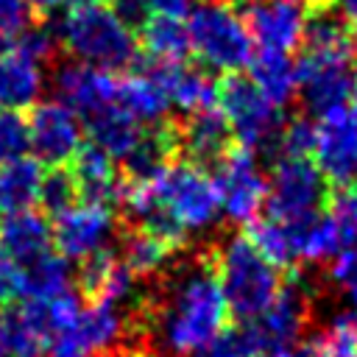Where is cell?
Here are the masks:
<instances>
[{"instance_id":"6da1fadb","label":"cell","mask_w":357,"mask_h":357,"mask_svg":"<svg viewBox=\"0 0 357 357\" xmlns=\"http://www.w3.org/2000/svg\"><path fill=\"white\" fill-rule=\"evenodd\" d=\"M139 315L148 324V332L153 329L159 335V343L170 357L195 354L226 326L229 318L215 273V257L195 254L187 265L167 273L159 296L145 301Z\"/></svg>"},{"instance_id":"7a4b0ae2","label":"cell","mask_w":357,"mask_h":357,"mask_svg":"<svg viewBox=\"0 0 357 357\" xmlns=\"http://www.w3.org/2000/svg\"><path fill=\"white\" fill-rule=\"evenodd\" d=\"M59 45L78 61L100 70H126L137 61V39L114 8L103 3L73 6L59 22Z\"/></svg>"},{"instance_id":"3957f363","label":"cell","mask_w":357,"mask_h":357,"mask_svg":"<svg viewBox=\"0 0 357 357\" xmlns=\"http://www.w3.org/2000/svg\"><path fill=\"white\" fill-rule=\"evenodd\" d=\"M212 257L226 307L237 321L257 318L276 298L282 287L279 268L271 265L245 234L229 237L218 251H212Z\"/></svg>"},{"instance_id":"277c9868","label":"cell","mask_w":357,"mask_h":357,"mask_svg":"<svg viewBox=\"0 0 357 357\" xmlns=\"http://www.w3.org/2000/svg\"><path fill=\"white\" fill-rule=\"evenodd\" d=\"M218 109L229 123L231 139L237 145L257 151L268 159L279 156L282 137V106H276L251 78L240 73H226L218 81Z\"/></svg>"},{"instance_id":"5b68a950","label":"cell","mask_w":357,"mask_h":357,"mask_svg":"<svg viewBox=\"0 0 357 357\" xmlns=\"http://www.w3.org/2000/svg\"><path fill=\"white\" fill-rule=\"evenodd\" d=\"M190 50L212 70L237 73L254 56V42L245 20L220 0H201L187 11Z\"/></svg>"},{"instance_id":"8992f818","label":"cell","mask_w":357,"mask_h":357,"mask_svg":"<svg viewBox=\"0 0 357 357\" xmlns=\"http://www.w3.org/2000/svg\"><path fill=\"white\" fill-rule=\"evenodd\" d=\"M326 190L329 187L310 156H276L265 195L268 215L284 223L310 218L326 204Z\"/></svg>"},{"instance_id":"52a82bcc","label":"cell","mask_w":357,"mask_h":357,"mask_svg":"<svg viewBox=\"0 0 357 357\" xmlns=\"http://www.w3.org/2000/svg\"><path fill=\"white\" fill-rule=\"evenodd\" d=\"M151 181L156 187L159 201L187 231L206 229L218 218L220 209L218 187L204 167L192 162H173Z\"/></svg>"},{"instance_id":"ba28073f","label":"cell","mask_w":357,"mask_h":357,"mask_svg":"<svg viewBox=\"0 0 357 357\" xmlns=\"http://www.w3.org/2000/svg\"><path fill=\"white\" fill-rule=\"evenodd\" d=\"M212 181L218 187L220 209L229 220L248 223L257 218L268 195V178L259 173L254 151L243 145H231L215 165Z\"/></svg>"},{"instance_id":"9c48e42d","label":"cell","mask_w":357,"mask_h":357,"mask_svg":"<svg viewBox=\"0 0 357 357\" xmlns=\"http://www.w3.org/2000/svg\"><path fill=\"white\" fill-rule=\"evenodd\" d=\"M318 173L329 190H346L357 184V123L346 106L329 109L315 123Z\"/></svg>"},{"instance_id":"30bf717a","label":"cell","mask_w":357,"mask_h":357,"mask_svg":"<svg viewBox=\"0 0 357 357\" xmlns=\"http://www.w3.org/2000/svg\"><path fill=\"white\" fill-rule=\"evenodd\" d=\"M310 318V296L298 276L282 282L276 298L251 321H245L257 349H290L307 326Z\"/></svg>"},{"instance_id":"8fae6325","label":"cell","mask_w":357,"mask_h":357,"mask_svg":"<svg viewBox=\"0 0 357 357\" xmlns=\"http://www.w3.org/2000/svg\"><path fill=\"white\" fill-rule=\"evenodd\" d=\"M28 123V151L39 165H64L81 145L78 114L61 100L33 103Z\"/></svg>"},{"instance_id":"7c38bea8","label":"cell","mask_w":357,"mask_h":357,"mask_svg":"<svg viewBox=\"0 0 357 357\" xmlns=\"http://www.w3.org/2000/svg\"><path fill=\"white\" fill-rule=\"evenodd\" d=\"M245 28L259 50L290 53L301 47L307 6L301 0H245Z\"/></svg>"},{"instance_id":"4fadbf2b","label":"cell","mask_w":357,"mask_h":357,"mask_svg":"<svg viewBox=\"0 0 357 357\" xmlns=\"http://www.w3.org/2000/svg\"><path fill=\"white\" fill-rule=\"evenodd\" d=\"M112 231H114L112 206H100L89 201L73 204L70 209L56 215V223L50 226L56 254H61L64 259H84L98 248H106Z\"/></svg>"},{"instance_id":"5bb4252c","label":"cell","mask_w":357,"mask_h":357,"mask_svg":"<svg viewBox=\"0 0 357 357\" xmlns=\"http://www.w3.org/2000/svg\"><path fill=\"white\" fill-rule=\"evenodd\" d=\"M173 123H176L178 156L184 162H192L206 170L215 167L220 156L231 148V131L218 106L190 112L184 120H173Z\"/></svg>"},{"instance_id":"9a60e30c","label":"cell","mask_w":357,"mask_h":357,"mask_svg":"<svg viewBox=\"0 0 357 357\" xmlns=\"http://www.w3.org/2000/svg\"><path fill=\"white\" fill-rule=\"evenodd\" d=\"M56 95L64 106H70L78 117H89L106 106L114 103V89H117V75L84 61L64 64L56 70L53 78Z\"/></svg>"},{"instance_id":"2e32d148","label":"cell","mask_w":357,"mask_h":357,"mask_svg":"<svg viewBox=\"0 0 357 357\" xmlns=\"http://www.w3.org/2000/svg\"><path fill=\"white\" fill-rule=\"evenodd\" d=\"M354 59H357V28L354 25H349L343 17H332L329 8L307 20L298 61L351 67Z\"/></svg>"},{"instance_id":"e0dca14e","label":"cell","mask_w":357,"mask_h":357,"mask_svg":"<svg viewBox=\"0 0 357 357\" xmlns=\"http://www.w3.org/2000/svg\"><path fill=\"white\" fill-rule=\"evenodd\" d=\"M167 95V100H173L178 109L184 112H198V109H209L218 106V81L209 78L204 70L190 67L184 61H142L139 64Z\"/></svg>"},{"instance_id":"ac0fdd59","label":"cell","mask_w":357,"mask_h":357,"mask_svg":"<svg viewBox=\"0 0 357 357\" xmlns=\"http://www.w3.org/2000/svg\"><path fill=\"white\" fill-rule=\"evenodd\" d=\"M50 324L45 301L25 298L0 315V357H45Z\"/></svg>"},{"instance_id":"d6986e66","label":"cell","mask_w":357,"mask_h":357,"mask_svg":"<svg viewBox=\"0 0 357 357\" xmlns=\"http://www.w3.org/2000/svg\"><path fill=\"white\" fill-rule=\"evenodd\" d=\"M78 290L89 304H123L134 290V273L112 248H98L81 259Z\"/></svg>"},{"instance_id":"ffe728a7","label":"cell","mask_w":357,"mask_h":357,"mask_svg":"<svg viewBox=\"0 0 357 357\" xmlns=\"http://www.w3.org/2000/svg\"><path fill=\"white\" fill-rule=\"evenodd\" d=\"M70 170L78 181V195L81 201L100 204V206H114L120 198V178L114 173V159L100 151L95 142H81L78 151L70 159Z\"/></svg>"},{"instance_id":"44dd1931","label":"cell","mask_w":357,"mask_h":357,"mask_svg":"<svg viewBox=\"0 0 357 357\" xmlns=\"http://www.w3.org/2000/svg\"><path fill=\"white\" fill-rule=\"evenodd\" d=\"M0 245H3V254H8L20 265L39 259L53 245L47 215L33 212V209L6 215L0 220Z\"/></svg>"},{"instance_id":"7402d4cb","label":"cell","mask_w":357,"mask_h":357,"mask_svg":"<svg viewBox=\"0 0 357 357\" xmlns=\"http://www.w3.org/2000/svg\"><path fill=\"white\" fill-rule=\"evenodd\" d=\"M296 78H298V89H301V98H304L307 109L318 117L329 109L343 106V100L351 95L349 67L296 61Z\"/></svg>"},{"instance_id":"603a6c76","label":"cell","mask_w":357,"mask_h":357,"mask_svg":"<svg viewBox=\"0 0 357 357\" xmlns=\"http://www.w3.org/2000/svg\"><path fill=\"white\" fill-rule=\"evenodd\" d=\"M45 86L42 64L17 47L0 53V109H25L39 100Z\"/></svg>"},{"instance_id":"cb8c5ba5","label":"cell","mask_w":357,"mask_h":357,"mask_svg":"<svg viewBox=\"0 0 357 357\" xmlns=\"http://www.w3.org/2000/svg\"><path fill=\"white\" fill-rule=\"evenodd\" d=\"M114 106H120L134 120L159 123V120H165V112H167L170 100L162 92V86L145 70H139V73H131V75H120L117 78Z\"/></svg>"},{"instance_id":"d4e9b609","label":"cell","mask_w":357,"mask_h":357,"mask_svg":"<svg viewBox=\"0 0 357 357\" xmlns=\"http://www.w3.org/2000/svg\"><path fill=\"white\" fill-rule=\"evenodd\" d=\"M86 131H89V142H95L100 151H106L112 159H126L131 153V148L139 139V126L131 114H126L120 106H106L95 114L86 117Z\"/></svg>"},{"instance_id":"484cf974","label":"cell","mask_w":357,"mask_h":357,"mask_svg":"<svg viewBox=\"0 0 357 357\" xmlns=\"http://www.w3.org/2000/svg\"><path fill=\"white\" fill-rule=\"evenodd\" d=\"M42 165L36 159L20 156L0 165V215L31 209L39 198Z\"/></svg>"},{"instance_id":"4316f807","label":"cell","mask_w":357,"mask_h":357,"mask_svg":"<svg viewBox=\"0 0 357 357\" xmlns=\"http://www.w3.org/2000/svg\"><path fill=\"white\" fill-rule=\"evenodd\" d=\"M173 254L176 251L167 243H162L159 237H153L142 226H134V223L120 226V248H117V257L128 265V271L134 276H153V273H159Z\"/></svg>"},{"instance_id":"83f0119b","label":"cell","mask_w":357,"mask_h":357,"mask_svg":"<svg viewBox=\"0 0 357 357\" xmlns=\"http://www.w3.org/2000/svg\"><path fill=\"white\" fill-rule=\"evenodd\" d=\"M287 226H290V234H293L296 257L304 259V262H324V259H329L340 251V237H337L335 220L324 209L310 215V218L293 220Z\"/></svg>"},{"instance_id":"f1b7e54d","label":"cell","mask_w":357,"mask_h":357,"mask_svg":"<svg viewBox=\"0 0 357 357\" xmlns=\"http://www.w3.org/2000/svg\"><path fill=\"white\" fill-rule=\"evenodd\" d=\"M248 67H251V81H254L276 106H284V103L296 95V89H298L296 61H290L287 53L259 50L257 56H251Z\"/></svg>"},{"instance_id":"f546056e","label":"cell","mask_w":357,"mask_h":357,"mask_svg":"<svg viewBox=\"0 0 357 357\" xmlns=\"http://www.w3.org/2000/svg\"><path fill=\"white\" fill-rule=\"evenodd\" d=\"M139 39L153 61H184L190 53L187 25L178 17H148L139 25Z\"/></svg>"},{"instance_id":"4dcf8cb0","label":"cell","mask_w":357,"mask_h":357,"mask_svg":"<svg viewBox=\"0 0 357 357\" xmlns=\"http://www.w3.org/2000/svg\"><path fill=\"white\" fill-rule=\"evenodd\" d=\"M245 237L248 243L276 268H287L293 271V265L298 262L296 257V248H293V234H290V226L284 220H276V218H254L248 220V229H245Z\"/></svg>"},{"instance_id":"1f68e13d","label":"cell","mask_w":357,"mask_h":357,"mask_svg":"<svg viewBox=\"0 0 357 357\" xmlns=\"http://www.w3.org/2000/svg\"><path fill=\"white\" fill-rule=\"evenodd\" d=\"M70 287V265L61 254H42L39 259L22 265V298L47 301Z\"/></svg>"},{"instance_id":"d6a6232c","label":"cell","mask_w":357,"mask_h":357,"mask_svg":"<svg viewBox=\"0 0 357 357\" xmlns=\"http://www.w3.org/2000/svg\"><path fill=\"white\" fill-rule=\"evenodd\" d=\"M301 357H357V315H337L304 343Z\"/></svg>"},{"instance_id":"836d02e7","label":"cell","mask_w":357,"mask_h":357,"mask_svg":"<svg viewBox=\"0 0 357 357\" xmlns=\"http://www.w3.org/2000/svg\"><path fill=\"white\" fill-rule=\"evenodd\" d=\"M78 181L73 176L70 167L64 165H56L50 167L47 176H42V184H39V198L36 204L42 206L45 215H61L64 209H70L73 204H78Z\"/></svg>"},{"instance_id":"e575fe53","label":"cell","mask_w":357,"mask_h":357,"mask_svg":"<svg viewBox=\"0 0 357 357\" xmlns=\"http://www.w3.org/2000/svg\"><path fill=\"white\" fill-rule=\"evenodd\" d=\"M326 212L335 220L340 248H354L357 245V184L346 190H332L326 198Z\"/></svg>"},{"instance_id":"d590c367","label":"cell","mask_w":357,"mask_h":357,"mask_svg":"<svg viewBox=\"0 0 357 357\" xmlns=\"http://www.w3.org/2000/svg\"><path fill=\"white\" fill-rule=\"evenodd\" d=\"M257 351L259 349H257L248 326L237 324V326H229V329L223 326L212 340H206L195 351V357H254Z\"/></svg>"},{"instance_id":"8d00e7d4","label":"cell","mask_w":357,"mask_h":357,"mask_svg":"<svg viewBox=\"0 0 357 357\" xmlns=\"http://www.w3.org/2000/svg\"><path fill=\"white\" fill-rule=\"evenodd\" d=\"M28 153V123L14 109H0V165Z\"/></svg>"},{"instance_id":"74e56055","label":"cell","mask_w":357,"mask_h":357,"mask_svg":"<svg viewBox=\"0 0 357 357\" xmlns=\"http://www.w3.org/2000/svg\"><path fill=\"white\" fill-rule=\"evenodd\" d=\"M315 148V123L307 117H293L282 126L279 156H310Z\"/></svg>"},{"instance_id":"f35d334b","label":"cell","mask_w":357,"mask_h":357,"mask_svg":"<svg viewBox=\"0 0 357 357\" xmlns=\"http://www.w3.org/2000/svg\"><path fill=\"white\" fill-rule=\"evenodd\" d=\"M56 45H59V39H56V33H50L47 25H28V28L17 36V45H14V47L42 64V61L53 59Z\"/></svg>"},{"instance_id":"ab89813d","label":"cell","mask_w":357,"mask_h":357,"mask_svg":"<svg viewBox=\"0 0 357 357\" xmlns=\"http://www.w3.org/2000/svg\"><path fill=\"white\" fill-rule=\"evenodd\" d=\"M31 20L25 0H0V39H17Z\"/></svg>"},{"instance_id":"60d3db41","label":"cell","mask_w":357,"mask_h":357,"mask_svg":"<svg viewBox=\"0 0 357 357\" xmlns=\"http://www.w3.org/2000/svg\"><path fill=\"white\" fill-rule=\"evenodd\" d=\"M22 298V265L0 251V304H14Z\"/></svg>"},{"instance_id":"b9f144b4","label":"cell","mask_w":357,"mask_h":357,"mask_svg":"<svg viewBox=\"0 0 357 357\" xmlns=\"http://www.w3.org/2000/svg\"><path fill=\"white\" fill-rule=\"evenodd\" d=\"M148 17H184L192 6V0H142Z\"/></svg>"},{"instance_id":"7bdbcfd3","label":"cell","mask_w":357,"mask_h":357,"mask_svg":"<svg viewBox=\"0 0 357 357\" xmlns=\"http://www.w3.org/2000/svg\"><path fill=\"white\" fill-rule=\"evenodd\" d=\"M114 6V14L126 22V25H142L148 20V11L142 6V0H112Z\"/></svg>"},{"instance_id":"ee69618b","label":"cell","mask_w":357,"mask_h":357,"mask_svg":"<svg viewBox=\"0 0 357 357\" xmlns=\"http://www.w3.org/2000/svg\"><path fill=\"white\" fill-rule=\"evenodd\" d=\"M61 3H64V0H25V6H28L33 14H42V17H45V14H53Z\"/></svg>"},{"instance_id":"f6af8a7d","label":"cell","mask_w":357,"mask_h":357,"mask_svg":"<svg viewBox=\"0 0 357 357\" xmlns=\"http://www.w3.org/2000/svg\"><path fill=\"white\" fill-rule=\"evenodd\" d=\"M337 3L343 8V20L357 28V0H337Z\"/></svg>"},{"instance_id":"bcb514c9","label":"cell","mask_w":357,"mask_h":357,"mask_svg":"<svg viewBox=\"0 0 357 357\" xmlns=\"http://www.w3.org/2000/svg\"><path fill=\"white\" fill-rule=\"evenodd\" d=\"M254 357H296L290 349H262V351H257Z\"/></svg>"},{"instance_id":"7dc6e473","label":"cell","mask_w":357,"mask_h":357,"mask_svg":"<svg viewBox=\"0 0 357 357\" xmlns=\"http://www.w3.org/2000/svg\"><path fill=\"white\" fill-rule=\"evenodd\" d=\"M301 3H304L307 8H315V11H326V8H329L335 0H301Z\"/></svg>"},{"instance_id":"c3c4849f","label":"cell","mask_w":357,"mask_h":357,"mask_svg":"<svg viewBox=\"0 0 357 357\" xmlns=\"http://www.w3.org/2000/svg\"><path fill=\"white\" fill-rule=\"evenodd\" d=\"M351 100H354L351 117H354V123H357V70H354V78H351Z\"/></svg>"},{"instance_id":"681fc988","label":"cell","mask_w":357,"mask_h":357,"mask_svg":"<svg viewBox=\"0 0 357 357\" xmlns=\"http://www.w3.org/2000/svg\"><path fill=\"white\" fill-rule=\"evenodd\" d=\"M75 6H92V3H106V0H73Z\"/></svg>"},{"instance_id":"f907efd6","label":"cell","mask_w":357,"mask_h":357,"mask_svg":"<svg viewBox=\"0 0 357 357\" xmlns=\"http://www.w3.org/2000/svg\"><path fill=\"white\" fill-rule=\"evenodd\" d=\"M349 296H351V301H354V310H357V290H351Z\"/></svg>"},{"instance_id":"816d5d0a","label":"cell","mask_w":357,"mask_h":357,"mask_svg":"<svg viewBox=\"0 0 357 357\" xmlns=\"http://www.w3.org/2000/svg\"><path fill=\"white\" fill-rule=\"evenodd\" d=\"M220 3H229V6H234V3H245V0H220Z\"/></svg>"}]
</instances>
